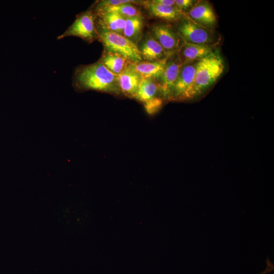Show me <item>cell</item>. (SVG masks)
Segmentation results:
<instances>
[{
    "mask_svg": "<svg viewBox=\"0 0 274 274\" xmlns=\"http://www.w3.org/2000/svg\"><path fill=\"white\" fill-rule=\"evenodd\" d=\"M159 92H160V87L156 79L142 78L134 98L145 104L159 97L157 96Z\"/></svg>",
    "mask_w": 274,
    "mask_h": 274,
    "instance_id": "16",
    "label": "cell"
},
{
    "mask_svg": "<svg viewBox=\"0 0 274 274\" xmlns=\"http://www.w3.org/2000/svg\"><path fill=\"white\" fill-rule=\"evenodd\" d=\"M143 2L134 0H103L98 2L95 6L109 7L118 6L124 4H135L141 3H143Z\"/></svg>",
    "mask_w": 274,
    "mask_h": 274,
    "instance_id": "20",
    "label": "cell"
},
{
    "mask_svg": "<svg viewBox=\"0 0 274 274\" xmlns=\"http://www.w3.org/2000/svg\"><path fill=\"white\" fill-rule=\"evenodd\" d=\"M94 11L96 15V27L123 35L126 18L114 13Z\"/></svg>",
    "mask_w": 274,
    "mask_h": 274,
    "instance_id": "12",
    "label": "cell"
},
{
    "mask_svg": "<svg viewBox=\"0 0 274 274\" xmlns=\"http://www.w3.org/2000/svg\"><path fill=\"white\" fill-rule=\"evenodd\" d=\"M177 53L169 56L158 83L162 96L169 98L171 92L182 66Z\"/></svg>",
    "mask_w": 274,
    "mask_h": 274,
    "instance_id": "8",
    "label": "cell"
},
{
    "mask_svg": "<svg viewBox=\"0 0 274 274\" xmlns=\"http://www.w3.org/2000/svg\"><path fill=\"white\" fill-rule=\"evenodd\" d=\"M145 109L149 114H153L161 107L162 99L157 97L145 104Z\"/></svg>",
    "mask_w": 274,
    "mask_h": 274,
    "instance_id": "22",
    "label": "cell"
},
{
    "mask_svg": "<svg viewBox=\"0 0 274 274\" xmlns=\"http://www.w3.org/2000/svg\"><path fill=\"white\" fill-rule=\"evenodd\" d=\"M176 30L186 43L212 45L215 41L212 30L196 23L186 15L180 20Z\"/></svg>",
    "mask_w": 274,
    "mask_h": 274,
    "instance_id": "5",
    "label": "cell"
},
{
    "mask_svg": "<svg viewBox=\"0 0 274 274\" xmlns=\"http://www.w3.org/2000/svg\"><path fill=\"white\" fill-rule=\"evenodd\" d=\"M96 29L105 51L119 54L131 63L143 60L138 46L123 35L97 27Z\"/></svg>",
    "mask_w": 274,
    "mask_h": 274,
    "instance_id": "3",
    "label": "cell"
},
{
    "mask_svg": "<svg viewBox=\"0 0 274 274\" xmlns=\"http://www.w3.org/2000/svg\"><path fill=\"white\" fill-rule=\"evenodd\" d=\"M137 46L142 59L145 61L161 60L169 56L150 32L143 37Z\"/></svg>",
    "mask_w": 274,
    "mask_h": 274,
    "instance_id": "11",
    "label": "cell"
},
{
    "mask_svg": "<svg viewBox=\"0 0 274 274\" xmlns=\"http://www.w3.org/2000/svg\"><path fill=\"white\" fill-rule=\"evenodd\" d=\"M75 87L82 90L118 94V75L111 72L100 61L78 67L74 75Z\"/></svg>",
    "mask_w": 274,
    "mask_h": 274,
    "instance_id": "1",
    "label": "cell"
},
{
    "mask_svg": "<svg viewBox=\"0 0 274 274\" xmlns=\"http://www.w3.org/2000/svg\"><path fill=\"white\" fill-rule=\"evenodd\" d=\"M151 2L162 6L175 7V0H153Z\"/></svg>",
    "mask_w": 274,
    "mask_h": 274,
    "instance_id": "23",
    "label": "cell"
},
{
    "mask_svg": "<svg viewBox=\"0 0 274 274\" xmlns=\"http://www.w3.org/2000/svg\"><path fill=\"white\" fill-rule=\"evenodd\" d=\"M94 10L114 13L125 18L133 17L142 15L138 8L132 4H124L118 6L109 7L95 6Z\"/></svg>",
    "mask_w": 274,
    "mask_h": 274,
    "instance_id": "19",
    "label": "cell"
},
{
    "mask_svg": "<svg viewBox=\"0 0 274 274\" xmlns=\"http://www.w3.org/2000/svg\"><path fill=\"white\" fill-rule=\"evenodd\" d=\"M70 36L79 37L88 43L98 39L94 10H88L78 15L74 22L57 39Z\"/></svg>",
    "mask_w": 274,
    "mask_h": 274,
    "instance_id": "4",
    "label": "cell"
},
{
    "mask_svg": "<svg viewBox=\"0 0 274 274\" xmlns=\"http://www.w3.org/2000/svg\"><path fill=\"white\" fill-rule=\"evenodd\" d=\"M167 58L161 60L131 63V65L142 78H153L158 80L162 74Z\"/></svg>",
    "mask_w": 274,
    "mask_h": 274,
    "instance_id": "14",
    "label": "cell"
},
{
    "mask_svg": "<svg viewBox=\"0 0 274 274\" xmlns=\"http://www.w3.org/2000/svg\"><path fill=\"white\" fill-rule=\"evenodd\" d=\"M144 4L153 16L166 21H177L186 15L176 7L162 6L151 1H145Z\"/></svg>",
    "mask_w": 274,
    "mask_h": 274,
    "instance_id": "15",
    "label": "cell"
},
{
    "mask_svg": "<svg viewBox=\"0 0 274 274\" xmlns=\"http://www.w3.org/2000/svg\"><path fill=\"white\" fill-rule=\"evenodd\" d=\"M222 57L215 52L199 60L196 66L193 98L200 95L212 86L224 72Z\"/></svg>",
    "mask_w": 274,
    "mask_h": 274,
    "instance_id": "2",
    "label": "cell"
},
{
    "mask_svg": "<svg viewBox=\"0 0 274 274\" xmlns=\"http://www.w3.org/2000/svg\"><path fill=\"white\" fill-rule=\"evenodd\" d=\"M198 61L182 65L169 99L186 100L193 98L194 77Z\"/></svg>",
    "mask_w": 274,
    "mask_h": 274,
    "instance_id": "6",
    "label": "cell"
},
{
    "mask_svg": "<svg viewBox=\"0 0 274 274\" xmlns=\"http://www.w3.org/2000/svg\"><path fill=\"white\" fill-rule=\"evenodd\" d=\"M142 78L131 65V63L118 75L120 92L125 96L134 98Z\"/></svg>",
    "mask_w": 274,
    "mask_h": 274,
    "instance_id": "13",
    "label": "cell"
},
{
    "mask_svg": "<svg viewBox=\"0 0 274 274\" xmlns=\"http://www.w3.org/2000/svg\"><path fill=\"white\" fill-rule=\"evenodd\" d=\"M186 14L193 22L211 30L217 23L214 10L207 1H198Z\"/></svg>",
    "mask_w": 274,
    "mask_h": 274,
    "instance_id": "9",
    "label": "cell"
},
{
    "mask_svg": "<svg viewBox=\"0 0 274 274\" xmlns=\"http://www.w3.org/2000/svg\"><path fill=\"white\" fill-rule=\"evenodd\" d=\"M144 27L142 15L126 18L122 35L137 45L143 37Z\"/></svg>",
    "mask_w": 274,
    "mask_h": 274,
    "instance_id": "17",
    "label": "cell"
},
{
    "mask_svg": "<svg viewBox=\"0 0 274 274\" xmlns=\"http://www.w3.org/2000/svg\"><path fill=\"white\" fill-rule=\"evenodd\" d=\"M99 61L102 63L111 72L118 75L130 63L129 60L117 53L104 50Z\"/></svg>",
    "mask_w": 274,
    "mask_h": 274,
    "instance_id": "18",
    "label": "cell"
},
{
    "mask_svg": "<svg viewBox=\"0 0 274 274\" xmlns=\"http://www.w3.org/2000/svg\"><path fill=\"white\" fill-rule=\"evenodd\" d=\"M197 2L194 0H175V7L185 14V11L188 12Z\"/></svg>",
    "mask_w": 274,
    "mask_h": 274,
    "instance_id": "21",
    "label": "cell"
},
{
    "mask_svg": "<svg viewBox=\"0 0 274 274\" xmlns=\"http://www.w3.org/2000/svg\"><path fill=\"white\" fill-rule=\"evenodd\" d=\"M150 33L169 56L177 53L184 43L176 30L168 24L153 25Z\"/></svg>",
    "mask_w": 274,
    "mask_h": 274,
    "instance_id": "7",
    "label": "cell"
},
{
    "mask_svg": "<svg viewBox=\"0 0 274 274\" xmlns=\"http://www.w3.org/2000/svg\"><path fill=\"white\" fill-rule=\"evenodd\" d=\"M215 51L212 45L184 43L177 52L182 65L198 61Z\"/></svg>",
    "mask_w": 274,
    "mask_h": 274,
    "instance_id": "10",
    "label": "cell"
}]
</instances>
